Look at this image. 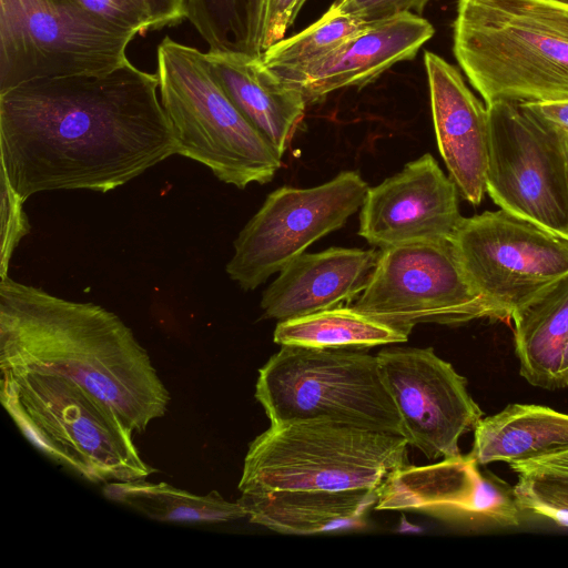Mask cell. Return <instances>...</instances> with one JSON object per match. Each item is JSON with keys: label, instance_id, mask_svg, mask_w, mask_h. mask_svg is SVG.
<instances>
[{"label": "cell", "instance_id": "1", "mask_svg": "<svg viewBox=\"0 0 568 568\" xmlns=\"http://www.w3.org/2000/svg\"><path fill=\"white\" fill-rule=\"evenodd\" d=\"M156 73L128 60L101 75L40 79L0 93V174L39 192H108L176 154Z\"/></svg>", "mask_w": 568, "mask_h": 568}, {"label": "cell", "instance_id": "2", "mask_svg": "<svg viewBox=\"0 0 568 568\" xmlns=\"http://www.w3.org/2000/svg\"><path fill=\"white\" fill-rule=\"evenodd\" d=\"M0 367L71 378L112 406L134 434L162 417L170 394L145 348L114 313L0 280Z\"/></svg>", "mask_w": 568, "mask_h": 568}, {"label": "cell", "instance_id": "3", "mask_svg": "<svg viewBox=\"0 0 568 568\" xmlns=\"http://www.w3.org/2000/svg\"><path fill=\"white\" fill-rule=\"evenodd\" d=\"M453 52L486 105L568 99V0H457Z\"/></svg>", "mask_w": 568, "mask_h": 568}, {"label": "cell", "instance_id": "4", "mask_svg": "<svg viewBox=\"0 0 568 568\" xmlns=\"http://www.w3.org/2000/svg\"><path fill=\"white\" fill-rule=\"evenodd\" d=\"M0 369L4 409L51 459L92 483L145 479L156 470L114 408L83 385L44 371Z\"/></svg>", "mask_w": 568, "mask_h": 568}, {"label": "cell", "instance_id": "5", "mask_svg": "<svg viewBox=\"0 0 568 568\" xmlns=\"http://www.w3.org/2000/svg\"><path fill=\"white\" fill-rule=\"evenodd\" d=\"M405 437L328 419L271 425L253 439L241 494L379 489L407 464Z\"/></svg>", "mask_w": 568, "mask_h": 568}, {"label": "cell", "instance_id": "6", "mask_svg": "<svg viewBox=\"0 0 568 568\" xmlns=\"http://www.w3.org/2000/svg\"><path fill=\"white\" fill-rule=\"evenodd\" d=\"M156 75L176 154L237 189L274 178L282 156L225 94L205 52L165 37L156 48Z\"/></svg>", "mask_w": 568, "mask_h": 568}, {"label": "cell", "instance_id": "7", "mask_svg": "<svg viewBox=\"0 0 568 568\" xmlns=\"http://www.w3.org/2000/svg\"><path fill=\"white\" fill-rule=\"evenodd\" d=\"M255 398L271 425L328 419L404 437L378 358L363 349L281 346L258 371Z\"/></svg>", "mask_w": 568, "mask_h": 568}, {"label": "cell", "instance_id": "8", "mask_svg": "<svg viewBox=\"0 0 568 568\" xmlns=\"http://www.w3.org/2000/svg\"><path fill=\"white\" fill-rule=\"evenodd\" d=\"M135 37L77 0H0V93L40 79L112 72L129 60Z\"/></svg>", "mask_w": 568, "mask_h": 568}, {"label": "cell", "instance_id": "9", "mask_svg": "<svg viewBox=\"0 0 568 568\" xmlns=\"http://www.w3.org/2000/svg\"><path fill=\"white\" fill-rule=\"evenodd\" d=\"M449 242L497 321L568 275V239L501 209L462 217Z\"/></svg>", "mask_w": 568, "mask_h": 568}, {"label": "cell", "instance_id": "10", "mask_svg": "<svg viewBox=\"0 0 568 568\" xmlns=\"http://www.w3.org/2000/svg\"><path fill=\"white\" fill-rule=\"evenodd\" d=\"M353 307L407 336L423 323L497 321L468 282L449 241L381 248L368 283Z\"/></svg>", "mask_w": 568, "mask_h": 568}, {"label": "cell", "instance_id": "11", "mask_svg": "<svg viewBox=\"0 0 568 568\" xmlns=\"http://www.w3.org/2000/svg\"><path fill=\"white\" fill-rule=\"evenodd\" d=\"M486 106V192L501 210L568 239L567 134L539 121L521 103Z\"/></svg>", "mask_w": 568, "mask_h": 568}, {"label": "cell", "instance_id": "12", "mask_svg": "<svg viewBox=\"0 0 568 568\" xmlns=\"http://www.w3.org/2000/svg\"><path fill=\"white\" fill-rule=\"evenodd\" d=\"M367 183L355 171L317 186H282L267 195L234 241L229 277L253 291L321 237L341 229L365 200Z\"/></svg>", "mask_w": 568, "mask_h": 568}, {"label": "cell", "instance_id": "13", "mask_svg": "<svg viewBox=\"0 0 568 568\" xmlns=\"http://www.w3.org/2000/svg\"><path fill=\"white\" fill-rule=\"evenodd\" d=\"M376 356L408 445L430 460L460 455V437L484 415L467 379L432 347H388Z\"/></svg>", "mask_w": 568, "mask_h": 568}, {"label": "cell", "instance_id": "14", "mask_svg": "<svg viewBox=\"0 0 568 568\" xmlns=\"http://www.w3.org/2000/svg\"><path fill=\"white\" fill-rule=\"evenodd\" d=\"M374 509L416 511L470 528L517 526L524 514L513 490L481 474L469 454L404 465L383 484Z\"/></svg>", "mask_w": 568, "mask_h": 568}, {"label": "cell", "instance_id": "15", "mask_svg": "<svg viewBox=\"0 0 568 568\" xmlns=\"http://www.w3.org/2000/svg\"><path fill=\"white\" fill-rule=\"evenodd\" d=\"M458 189L429 153L397 174L368 187L358 234L379 248L449 241L462 220Z\"/></svg>", "mask_w": 568, "mask_h": 568}, {"label": "cell", "instance_id": "16", "mask_svg": "<svg viewBox=\"0 0 568 568\" xmlns=\"http://www.w3.org/2000/svg\"><path fill=\"white\" fill-rule=\"evenodd\" d=\"M432 23L404 12L366 24L339 45L310 64L280 74L297 87L307 104L349 87H364L398 62L413 60L433 38Z\"/></svg>", "mask_w": 568, "mask_h": 568}, {"label": "cell", "instance_id": "17", "mask_svg": "<svg viewBox=\"0 0 568 568\" xmlns=\"http://www.w3.org/2000/svg\"><path fill=\"white\" fill-rule=\"evenodd\" d=\"M424 67L438 151L459 193L478 205L486 193L488 109L438 54L425 51Z\"/></svg>", "mask_w": 568, "mask_h": 568}, {"label": "cell", "instance_id": "18", "mask_svg": "<svg viewBox=\"0 0 568 568\" xmlns=\"http://www.w3.org/2000/svg\"><path fill=\"white\" fill-rule=\"evenodd\" d=\"M378 256L376 250L348 247L303 253L263 292L264 317L283 322L351 302L366 287Z\"/></svg>", "mask_w": 568, "mask_h": 568}, {"label": "cell", "instance_id": "19", "mask_svg": "<svg viewBox=\"0 0 568 568\" xmlns=\"http://www.w3.org/2000/svg\"><path fill=\"white\" fill-rule=\"evenodd\" d=\"M205 57L232 103L283 156L305 115L303 92L268 68L262 55L207 50Z\"/></svg>", "mask_w": 568, "mask_h": 568}, {"label": "cell", "instance_id": "20", "mask_svg": "<svg viewBox=\"0 0 568 568\" xmlns=\"http://www.w3.org/2000/svg\"><path fill=\"white\" fill-rule=\"evenodd\" d=\"M379 489L275 490L242 494L237 501L253 524L281 534L314 535L364 527Z\"/></svg>", "mask_w": 568, "mask_h": 568}, {"label": "cell", "instance_id": "21", "mask_svg": "<svg viewBox=\"0 0 568 568\" xmlns=\"http://www.w3.org/2000/svg\"><path fill=\"white\" fill-rule=\"evenodd\" d=\"M568 452V414L531 404H510L481 417L469 455L478 465L509 466Z\"/></svg>", "mask_w": 568, "mask_h": 568}, {"label": "cell", "instance_id": "22", "mask_svg": "<svg viewBox=\"0 0 568 568\" xmlns=\"http://www.w3.org/2000/svg\"><path fill=\"white\" fill-rule=\"evenodd\" d=\"M511 320L520 375L532 386L558 389L568 343V275L516 312Z\"/></svg>", "mask_w": 568, "mask_h": 568}, {"label": "cell", "instance_id": "23", "mask_svg": "<svg viewBox=\"0 0 568 568\" xmlns=\"http://www.w3.org/2000/svg\"><path fill=\"white\" fill-rule=\"evenodd\" d=\"M103 494L110 500L162 523L216 524L246 517L239 501H227L215 490L195 495L166 483L139 479L106 483Z\"/></svg>", "mask_w": 568, "mask_h": 568}, {"label": "cell", "instance_id": "24", "mask_svg": "<svg viewBox=\"0 0 568 568\" xmlns=\"http://www.w3.org/2000/svg\"><path fill=\"white\" fill-rule=\"evenodd\" d=\"M273 338L280 346L366 349L404 343L408 336L353 306L341 305L278 322Z\"/></svg>", "mask_w": 568, "mask_h": 568}, {"label": "cell", "instance_id": "25", "mask_svg": "<svg viewBox=\"0 0 568 568\" xmlns=\"http://www.w3.org/2000/svg\"><path fill=\"white\" fill-rule=\"evenodd\" d=\"M185 18L207 50L262 55L258 47L261 0H184Z\"/></svg>", "mask_w": 568, "mask_h": 568}, {"label": "cell", "instance_id": "26", "mask_svg": "<svg viewBox=\"0 0 568 568\" xmlns=\"http://www.w3.org/2000/svg\"><path fill=\"white\" fill-rule=\"evenodd\" d=\"M366 24L341 12L333 2L318 20L272 45L262 58L278 74L292 72L327 54Z\"/></svg>", "mask_w": 568, "mask_h": 568}, {"label": "cell", "instance_id": "27", "mask_svg": "<svg viewBox=\"0 0 568 568\" xmlns=\"http://www.w3.org/2000/svg\"><path fill=\"white\" fill-rule=\"evenodd\" d=\"M513 493L523 513L568 528V474L549 469L519 471Z\"/></svg>", "mask_w": 568, "mask_h": 568}, {"label": "cell", "instance_id": "28", "mask_svg": "<svg viewBox=\"0 0 568 568\" xmlns=\"http://www.w3.org/2000/svg\"><path fill=\"white\" fill-rule=\"evenodd\" d=\"M84 9L112 26L136 36L152 30L146 0H77Z\"/></svg>", "mask_w": 568, "mask_h": 568}, {"label": "cell", "instance_id": "29", "mask_svg": "<svg viewBox=\"0 0 568 568\" xmlns=\"http://www.w3.org/2000/svg\"><path fill=\"white\" fill-rule=\"evenodd\" d=\"M1 180V257L0 277L8 275L12 253L21 239L29 233L28 217L22 210V201L13 192L3 175Z\"/></svg>", "mask_w": 568, "mask_h": 568}, {"label": "cell", "instance_id": "30", "mask_svg": "<svg viewBox=\"0 0 568 568\" xmlns=\"http://www.w3.org/2000/svg\"><path fill=\"white\" fill-rule=\"evenodd\" d=\"M436 0H335L341 12L366 23L412 12L420 16L427 4Z\"/></svg>", "mask_w": 568, "mask_h": 568}, {"label": "cell", "instance_id": "31", "mask_svg": "<svg viewBox=\"0 0 568 568\" xmlns=\"http://www.w3.org/2000/svg\"><path fill=\"white\" fill-rule=\"evenodd\" d=\"M298 0H261L258 47L263 53L283 40L298 14Z\"/></svg>", "mask_w": 568, "mask_h": 568}, {"label": "cell", "instance_id": "32", "mask_svg": "<svg viewBox=\"0 0 568 568\" xmlns=\"http://www.w3.org/2000/svg\"><path fill=\"white\" fill-rule=\"evenodd\" d=\"M521 105L542 123L568 135V99L526 102Z\"/></svg>", "mask_w": 568, "mask_h": 568}, {"label": "cell", "instance_id": "33", "mask_svg": "<svg viewBox=\"0 0 568 568\" xmlns=\"http://www.w3.org/2000/svg\"><path fill=\"white\" fill-rule=\"evenodd\" d=\"M152 30L172 27L185 20L184 0H146Z\"/></svg>", "mask_w": 568, "mask_h": 568}, {"label": "cell", "instance_id": "34", "mask_svg": "<svg viewBox=\"0 0 568 568\" xmlns=\"http://www.w3.org/2000/svg\"><path fill=\"white\" fill-rule=\"evenodd\" d=\"M516 473L526 469H549L568 474V452L510 466Z\"/></svg>", "mask_w": 568, "mask_h": 568}, {"label": "cell", "instance_id": "35", "mask_svg": "<svg viewBox=\"0 0 568 568\" xmlns=\"http://www.w3.org/2000/svg\"><path fill=\"white\" fill-rule=\"evenodd\" d=\"M565 387H568V343L564 353L558 379V389Z\"/></svg>", "mask_w": 568, "mask_h": 568}, {"label": "cell", "instance_id": "36", "mask_svg": "<svg viewBox=\"0 0 568 568\" xmlns=\"http://www.w3.org/2000/svg\"><path fill=\"white\" fill-rule=\"evenodd\" d=\"M565 150H566L567 183H568V135H566Z\"/></svg>", "mask_w": 568, "mask_h": 568}, {"label": "cell", "instance_id": "37", "mask_svg": "<svg viewBox=\"0 0 568 568\" xmlns=\"http://www.w3.org/2000/svg\"><path fill=\"white\" fill-rule=\"evenodd\" d=\"M307 0H298V4H297V10L300 12V10L302 9V7L306 3Z\"/></svg>", "mask_w": 568, "mask_h": 568}]
</instances>
